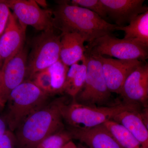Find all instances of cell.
<instances>
[{
    "label": "cell",
    "mask_w": 148,
    "mask_h": 148,
    "mask_svg": "<svg viewBox=\"0 0 148 148\" xmlns=\"http://www.w3.org/2000/svg\"><path fill=\"white\" fill-rule=\"evenodd\" d=\"M49 96L29 80L14 89L5 105V121L9 130L14 132L32 114L46 106Z\"/></svg>",
    "instance_id": "cell-3"
},
{
    "label": "cell",
    "mask_w": 148,
    "mask_h": 148,
    "mask_svg": "<svg viewBox=\"0 0 148 148\" xmlns=\"http://www.w3.org/2000/svg\"><path fill=\"white\" fill-rule=\"evenodd\" d=\"M61 35L54 29L43 31L33 42L28 55L26 80H32L37 73L48 69L60 60Z\"/></svg>",
    "instance_id": "cell-6"
},
{
    "label": "cell",
    "mask_w": 148,
    "mask_h": 148,
    "mask_svg": "<svg viewBox=\"0 0 148 148\" xmlns=\"http://www.w3.org/2000/svg\"><path fill=\"white\" fill-rule=\"evenodd\" d=\"M141 110L133 108L124 111L112 120L126 127L143 148H148V130L141 116Z\"/></svg>",
    "instance_id": "cell-16"
},
{
    "label": "cell",
    "mask_w": 148,
    "mask_h": 148,
    "mask_svg": "<svg viewBox=\"0 0 148 148\" xmlns=\"http://www.w3.org/2000/svg\"><path fill=\"white\" fill-rule=\"evenodd\" d=\"M86 53L108 56L123 60L145 61L148 59V47L133 40L105 35L86 46Z\"/></svg>",
    "instance_id": "cell-7"
},
{
    "label": "cell",
    "mask_w": 148,
    "mask_h": 148,
    "mask_svg": "<svg viewBox=\"0 0 148 148\" xmlns=\"http://www.w3.org/2000/svg\"><path fill=\"white\" fill-rule=\"evenodd\" d=\"M0 71H1V69H0ZM0 108H2L1 107V105H0Z\"/></svg>",
    "instance_id": "cell-31"
},
{
    "label": "cell",
    "mask_w": 148,
    "mask_h": 148,
    "mask_svg": "<svg viewBox=\"0 0 148 148\" xmlns=\"http://www.w3.org/2000/svg\"><path fill=\"white\" fill-rule=\"evenodd\" d=\"M141 116L148 130V110L147 107L144 108L140 111Z\"/></svg>",
    "instance_id": "cell-26"
},
{
    "label": "cell",
    "mask_w": 148,
    "mask_h": 148,
    "mask_svg": "<svg viewBox=\"0 0 148 148\" xmlns=\"http://www.w3.org/2000/svg\"><path fill=\"white\" fill-rule=\"evenodd\" d=\"M38 5L40 7L42 6V7L46 8L47 7V2L45 1L41 0V1H36Z\"/></svg>",
    "instance_id": "cell-29"
},
{
    "label": "cell",
    "mask_w": 148,
    "mask_h": 148,
    "mask_svg": "<svg viewBox=\"0 0 148 148\" xmlns=\"http://www.w3.org/2000/svg\"><path fill=\"white\" fill-rule=\"evenodd\" d=\"M52 12L55 28L61 32L78 33L88 44L111 34L119 27L109 23L91 11L71 4L69 1H59Z\"/></svg>",
    "instance_id": "cell-1"
},
{
    "label": "cell",
    "mask_w": 148,
    "mask_h": 148,
    "mask_svg": "<svg viewBox=\"0 0 148 148\" xmlns=\"http://www.w3.org/2000/svg\"><path fill=\"white\" fill-rule=\"evenodd\" d=\"M104 124L123 148H143L131 132L122 125L113 120Z\"/></svg>",
    "instance_id": "cell-19"
},
{
    "label": "cell",
    "mask_w": 148,
    "mask_h": 148,
    "mask_svg": "<svg viewBox=\"0 0 148 148\" xmlns=\"http://www.w3.org/2000/svg\"><path fill=\"white\" fill-rule=\"evenodd\" d=\"M16 138L13 132L8 130L0 138V148H15Z\"/></svg>",
    "instance_id": "cell-25"
},
{
    "label": "cell",
    "mask_w": 148,
    "mask_h": 148,
    "mask_svg": "<svg viewBox=\"0 0 148 148\" xmlns=\"http://www.w3.org/2000/svg\"><path fill=\"white\" fill-rule=\"evenodd\" d=\"M72 139L71 136L66 128L49 135L43 140L36 148H63Z\"/></svg>",
    "instance_id": "cell-21"
},
{
    "label": "cell",
    "mask_w": 148,
    "mask_h": 148,
    "mask_svg": "<svg viewBox=\"0 0 148 148\" xmlns=\"http://www.w3.org/2000/svg\"><path fill=\"white\" fill-rule=\"evenodd\" d=\"M31 81L47 95H52L51 76L48 69L37 73Z\"/></svg>",
    "instance_id": "cell-22"
},
{
    "label": "cell",
    "mask_w": 148,
    "mask_h": 148,
    "mask_svg": "<svg viewBox=\"0 0 148 148\" xmlns=\"http://www.w3.org/2000/svg\"><path fill=\"white\" fill-rule=\"evenodd\" d=\"M63 148H78L77 147L75 144L73 142V141H70L66 144L63 147Z\"/></svg>",
    "instance_id": "cell-28"
},
{
    "label": "cell",
    "mask_w": 148,
    "mask_h": 148,
    "mask_svg": "<svg viewBox=\"0 0 148 148\" xmlns=\"http://www.w3.org/2000/svg\"><path fill=\"white\" fill-rule=\"evenodd\" d=\"M147 109H148V107H147Z\"/></svg>",
    "instance_id": "cell-33"
},
{
    "label": "cell",
    "mask_w": 148,
    "mask_h": 148,
    "mask_svg": "<svg viewBox=\"0 0 148 148\" xmlns=\"http://www.w3.org/2000/svg\"><path fill=\"white\" fill-rule=\"evenodd\" d=\"M3 64V61L2 60V58L1 54H0V69H1V68Z\"/></svg>",
    "instance_id": "cell-30"
},
{
    "label": "cell",
    "mask_w": 148,
    "mask_h": 148,
    "mask_svg": "<svg viewBox=\"0 0 148 148\" xmlns=\"http://www.w3.org/2000/svg\"><path fill=\"white\" fill-rule=\"evenodd\" d=\"M148 63L143 61L128 75L120 95L123 103L140 109L148 106Z\"/></svg>",
    "instance_id": "cell-10"
},
{
    "label": "cell",
    "mask_w": 148,
    "mask_h": 148,
    "mask_svg": "<svg viewBox=\"0 0 148 148\" xmlns=\"http://www.w3.org/2000/svg\"><path fill=\"white\" fill-rule=\"evenodd\" d=\"M11 12L4 0H0V38L5 30Z\"/></svg>",
    "instance_id": "cell-24"
},
{
    "label": "cell",
    "mask_w": 148,
    "mask_h": 148,
    "mask_svg": "<svg viewBox=\"0 0 148 148\" xmlns=\"http://www.w3.org/2000/svg\"><path fill=\"white\" fill-rule=\"evenodd\" d=\"M60 59L70 67L85 57L86 42L82 36L75 32H61Z\"/></svg>",
    "instance_id": "cell-15"
},
{
    "label": "cell",
    "mask_w": 148,
    "mask_h": 148,
    "mask_svg": "<svg viewBox=\"0 0 148 148\" xmlns=\"http://www.w3.org/2000/svg\"></svg>",
    "instance_id": "cell-32"
},
{
    "label": "cell",
    "mask_w": 148,
    "mask_h": 148,
    "mask_svg": "<svg viewBox=\"0 0 148 148\" xmlns=\"http://www.w3.org/2000/svg\"><path fill=\"white\" fill-rule=\"evenodd\" d=\"M85 56L87 65L85 82L80 92L73 100L80 104L95 107L117 105L111 101L112 93L106 84L100 59L97 56L90 53H86Z\"/></svg>",
    "instance_id": "cell-5"
},
{
    "label": "cell",
    "mask_w": 148,
    "mask_h": 148,
    "mask_svg": "<svg viewBox=\"0 0 148 148\" xmlns=\"http://www.w3.org/2000/svg\"><path fill=\"white\" fill-rule=\"evenodd\" d=\"M59 108L61 116L67 127L88 129L104 124L113 119L123 111L137 107L125 103L110 107H95L83 105L72 99L66 102L64 98H59Z\"/></svg>",
    "instance_id": "cell-4"
},
{
    "label": "cell",
    "mask_w": 148,
    "mask_h": 148,
    "mask_svg": "<svg viewBox=\"0 0 148 148\" xmlns=\"http://www.w3.org/2000/svg\"><path fill=\"white\" fill-rule=\"evenodd\" d=\"M69 67L59 60L48 68L52 83V95L64 93V88Z\"/></svg>",
    "instance_id": "cell-20"
},
{
    "label": "cell",
    "mask_w": 148,
    "mask_h": 148,
    "mask_svg": "<svg viewBox=\"0 0 148 148\" xmlns=\"http://www.w3.org/2000/svg\"><path fill=\"white\" fill-rule=\"evenodd\" d=\"M96 56L101 61L103 75L109 90L112 93L119 95L128 75L143 62L138 60H119Z\"/></svg>",
    "instance_id": "cell-11"
},
{
    "label": "cell",
    "mask_w": 148,
    "mask_h": 148,
    "mask_svg": "<svg viewBox=\"0 0 148 148\" xmlns=\"http://www.w3.org/2000/svg\"><path fill=\"white\" fill-rule=\"evenodd\" d=\"M59 98L27 119L15 130L16 148H36L49 135L66 129L59 108Z\"/></svg>",
    "instance_id": "cell-2"
},
{
    "label": "cell",
    "mask_w": 148,
    "mask_h": 148,
    "mask_svg": "<svg viewBox=\"0 0 148 148\" xmlns=\"http://www.w3.org/2000/svg\"><path fill=\"white\" fill-rule=\"evenodd\" d=\"M71 4L78 6L91 11L103 19L107 17L106 10L101 0H72L69 1Z\"/></svg>",
    "instance_id": "cell-23"
},
{
    "label": "cell",
    "mask_w": 148,
    "mask_h": 148,
    "mask_svg": "<svg viewBox=\"0 0 148 148\" xmlns=\"http://www.w3.org/2000/svg\"><path fill=\"white\" fill-rule=\"evenodd\" d=\"M72 138L88 148H123L104 124L88 129L66 127Z\"/></svg>",
    "instance_id": "cell-13"
},
{
    "label": "cell",
    "mask_w": 148,
    "mask_h": 148,
    "mask_svg": "<svg viewBox=\"0 0 148 148\" xmlns=\"http://www.w3.org/2000/svg\"><path fill=\"white\" fill-rule=\"evenodd\" d=\"M26 28L11 12L5 30L0 38V54L3 63L16 55L24 46Z\"/></svg>",
    "instance_id": "cell-14"
},
{
    "label": "cell",
    "mask_w": 148,
    "mask_h": 148,
    "mask_svg": "<svg viewBox=\"0 0 148 148\" xmlns=\"http://www.w3.org/2000/svg\"><path fill=\"white\" fill-rule=\"evenodd\" d=\"M145 12L135 17L129 24L119 27L117 31L124 32V38L133 40L148 47V6Z\"/></svg>",
    "instance_id": "cell-18"
},
{
    "label": "cell",
    "mask_w": 148,
    "mask_h": 148,
    "mask_svg": "<svg viewBox=\"0 0 148 148\" xmlns=\"http://www.w3.org/2000/svg\"><path fill=\"white\" fill-rule=\"evenodd\" d=\"M28 50L24 46L3 63L0 71V105L4 108L12 91L26 80Z\"/></svg>",
    "instance_id": "cell-8"
},
{
    "label": "cell",
    "mask_w": 148,
    "mask_h": 148,
    "mask_svg": "<svg viewBox=\"0 0 148 148\" xmlns=\"http://www.w3.org/2000/svg\"><path fill=\"white\" fill-rule=\"evenodd\" d=\"M4 1L21 25L31 26L42 32L55 28L52 11L41 8L36 1Z\"/></svg>",
    "instance_id": "cell-9"
},
{
    "label": "cell",
    "mask_w": 148,
    "mask_h": 148,
    "mask_svg": "<svg viewBox=\"0 0 148 148\" xmlns=\"http://www.w3.org/2000/svg\"><path fill=\"white\" fill-rule=\"evenodd\" d=\"M87 73L86 58L81 64L76 63L69 67L64 88V92L74 99L84 87Z\"/></svg>",
    "instance_id": "cell-17"
},
{
    "label": "cell",
    "mask_w": 148,
    "mask_h": 148,
    "mask_svg": "<svg viewBox=\"0 0 148 148\" xmlns=\"http://www.w3.org/2000/svg\"><path fill=\"white\" fill-rule=\"evenodd\" d=\"M107 16L119 27L129 24L139 14L148 10L144 0H101Z\"/></svg>",
    "instance_id": "cell-12"
},
{
    "label": "cell",
    "mask_w": 148,
    "mask_h": 148,
    "mask_svg": "<svg viewBox=\"0 0 148 148\" xmlns=\"http://www.w3.org/2000/svg\"><path fill=\"white\" fill-rule=\"evenodd\" d=\"M7 130L5 121L0 118V138L4 135Z\"/></svg>",
    "instance_id": "cell-27"
}]
</instances>
